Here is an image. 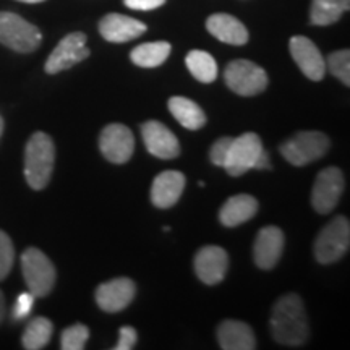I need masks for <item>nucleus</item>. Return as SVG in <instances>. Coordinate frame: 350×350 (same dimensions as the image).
Instances as JSON below:
<instances>
[{
  "mask_svg": "<svg viewBox=\"0 0 350 350\" xmlns=\"http://www.w3.org/2000/svg\"><path fill=\"white\" fill-rule=\"evenodd\" d=\"M90 54L91 52L86 47V34L81 31L70 33L51 52L49 59L44 65V70L49 75H55V73H60L64 70L72 68L73 65L83 62L90 57Z\"/></svg>",
  "mask_w": 350,
  "mask_h": 350,
  "instance_id": "nucleus-8",
  "label": "nucleus"
},
{
  "mask_svg": "<svg viewBox=\"0 0 350 350\" xmlns=\"http://www.w3.org/2000/svg\"><path fill=\"white\" fill-rule=\"evenodd\" d=\"M325 62L326 70H329L345 86H350V52L347 49L332 52Z\"/></svg>",
  "mask_w": 350,
  "mask_h": 350,
  "instance_id": "nucleus-27",
  "label": "nucleus"
},
{
  "mask_svg": "<svg viewBox=\"0 0 350 350\" xmlns=\"http://www.w3.org/2000/svg\"><path fill=\"white\" fill-rule=\"evenodd\" d=\"M188 72L201 83H213L217 78V64L211 54L204 51H191L185 57Z\"/></svg>",
  "mask_w": 350,
  "mask_h": 350,
  "instance_id": "nucleus-25",
  "label": "nucleus"
},
{
  "mask_svg": "<svg viewBox=\"0 0 350 350\" xmlns=\"http://www.w3.org/2000/svg\"><path fill=\"white\" fill-rule=\"evenodd\" d=\"M258 201L252 195H235L229 198L221 208L219 221L224 227H237L255 217Z\"/></svg>",
  "mask_w": 350,
  "mask_h": 350,
  "instance_id": "nucleus-21",
  "label": "nucleus"
},
{
  "mask_svg": "<svg viewBox=\"0 0 350 350\" xmlns=\"http://www.w3.org/2000/svg\"><path fill=\"white\" fill-rule=\"evenodd\" d=\"M284 234L279 227L268 226L258 232L255 247H253V260L260 269H273L282 256Z\"/></svg>",
  "mask_w": 350,
  "mask_h": 350,
  "instance_id": "nucleus-16",
  "label": "nucleus"
},
{
  "mask_svg": "<svg viewBox=\"0 0 350 350\" xmlns=\"http://www.w3.org/2000/svg\"><path fill=\"white\" fill-rule=\"evenodd\" d=\"M52 332H54V325L51 323V319L44 317L34 318L26 326L21 342L26 350H41L49 344Z\"/></svg>",
  "mask_w": 350,
  "mask_h": 350,
  "instance_id": "nucleus-26",
  "label": "nucleus"
},
{
  "mask_svg": "<svg viewBox=\"0 0 350 350\" xmlns=\"http://www.w3.org/2000/svg\"><path fill=\"white\" fill-rule=\"evenodd\" d=\"M138 334L131 326H124L119 331V342L113 345V350H131L137 345Z\"/></svg>",
  "mask_w": 350,
  "mask_h": 350,
  "instance_id": "nucleus-32",
  "label": "nucleus"
},
{
  "mask_svg": "<svg viewBox=\"0 0 350 350\" xmlns=\"http://www.w3.org/2000/svg\"><path fill=\"white\" fill-rule=\"evenodd\" d=\"M350 247V222L347 217L338 216L319 232L314 242V258L321 265L339 261Z\"/></svg>",
  "mask_w": 350,
  "mask_h": 350,
  "instance_id": "nucleus-6",
  "label": "nucleus"
},
{
  "mask_svg": "<svg viewBox=\"0 0 350 350\" xmlns=\"http://www.w3.org/2000/svg\"><path fill=\"white\" fill-rule=\"evenodd\" d=\"M262 150V142L256 133H243L242 137L232 138L224 163L227 174L232 177H240L250 169H255L256 159Z\"/></svg>",
  "mask_w": 350,
  "mask_h": 350,
  "instance_id": "nucleus-10",
  "label": "nucleus"
},
{
  "mask_svg": "<svg viewBox=\"0 0 350 350\" xmlns=\"http://www.w3.org/2000/svg\"><path fill=\"white\" fill-rule=\"evenodd\" d=\"M170 51H172V46L165 41L144 42L131 51L130 59L142 68H156L167 60Z\"/></svg>",
  "mask_w": 350,
  "mask_h": 350,
  "instance_id": "nucleus-23",
  "label": "nucleus"
},
{
  "mask_svg": "<svg viewBox=\"0 0 350 350\" xmlns=\"http://www.w3.org/2000/svg\"><path fill=\"white\" fill-rule=\"evenodd\" d=\"M185 175L178 170H165L156 175L151 187V201L156 208H172L183 193Z\"/></svg>",
  "mask_w": 350,
  "mask_h": 350,
  "instance_id": "nucleus-18",
  "label": "nucleus"
},
{
  "mask_svg": "<svg viewBox=\"0 0 350 350\" xmlns=\"http://www.w3.org/2000/svg\"><path fill=\"white\" fill-rule=\"evenodd\" d=\"M226 85L234 91L235 94L256 96L268 88V75L260 65L250 62V60H232L226 67L224 72Z\"/></svg>",
  "mask_w": 350,
  "mask_h": 350,
  "instance_id": "nucleus-7",
  "label": "nucleus"
},
{
  "mask_svg": "<svg viewBox=\"0 0 350 350\" xmlns=\"http://www.w3.org/2000/svg\"><path fill=\"white\" fill-rule=\"evenodd\" d=\"M99 148L103 156L112 164H125L133 156L135 138L129 126L111 124L100 131Z\"/></svg>",
  "mask_w": 350,
  "mask_h": 350,
  "instance_id": "nucleus-11",
  "label": "nucleus"
},
{
  "mask_svg": "<svg viewBox=\"0 0 350 350\" xmlns=\"http://www.w3.org/2000/svg\"><path fill=\"white\" fill-rule=\"evenodd\" d=\"M206 29L221 42L243 46L248 42V29L242 21L229 13H214L206 20Z\"/></svg>",
  "mask_w": 350,
  "mask_h": 350,
  "instance_id": "nucleus-19",
  "label": "nucleus"
},
{
  "mask_svg": "<svg viewBox=\"0 0 350 350\" xmlns=\"http://www.w3.org/2000/svg\"><path fill=\"white\" fill-rule=\"evenodd\" d=\"M148 26L137 18L120 15V13H109L99 21V33L109 42H129L146 33Z\"/></svg>",
  "mask_w": 350,
  "mask_h": 350,
  "instance_id": "nucleus-17",
  "label": "nucleus"
},
{
  "mask_svg": "<svg viewBox=\"0 0 350 350\" xmlns=\"http://www.w3.org/2000/svg\"><path fill=\"white\" fill-rule=\"evenodd\" d=\"M255 169H271V164H269V154L266 152V150L261 151V154L258 156L256 159V164H255Z\"/></svg>",
  "mask_w": 350,
  "mask_h": 350,
  "instance_id": "nucleus-34",
  "label": "nucleus"
},
{
  "mask_svg": "<svg viewBox=\"0 0 350 350\" xmlns=\"http://www.w3.org/2000/svg\"><path fill=\"white\" fill-rule=\"evenodd\" d=\"M137 294V286L129 278H117L100 284L96 288V304L107 313H117L125 310Z\"/></svg>",
  "mask_w": 350,
  "mask_h": 350,
  "instance_id": "nucleus-13",
  "label": "nucleus"
},
{
  "mask_svg": "<svg viewBox=\"0 0 350 350\" xmlns=\"http://www.w3.org/2000/svg\"><path fill=\"white\" fill-rule=\"evenodd\" d=\"M15 261V248H13L12 239L3 230H0V281L10 274Z\"/></svg>",
  "mask_w": 350,
  "mask_h": 350,
  "instance_id": "nucleus-29",
  "label": "nucleus"
},
{
  "mask_svg": "<svg viewBox=\"0 0 350 350\" xmlns=\"http://www.w3.org/2000/svg\"><path fill=\"white\" fill-rule=\"evenodd\" d=\"M42 42V33L38 26L12 12H0V44L8 49L28 54L36 51Z\"/></svg>",
  "mask_w": 350,
  "mask_h": 350,
  "instance_id": "nucleus-3",
  "label": "nucleus"
},
{
  "mask_svg": "<svg viewBox=\"0 0 350 350\" xmlns=\"http://www.w3.org/2000/svg\"><path fill=\"white\" fill-rule=\"evenodd\" d=\"M274 340L287 347H300L308 339L304 300L297 294H287L275 301L269 319Z\"/></svg>",
  "mask_w": 350,
  "mask_h": 350,
  "instance_id": "nucleus-1",
  "label": "nucleus"
},
{
  "mask_svg": "<svg viewBox=\"0 0 350 350\" xmlns=\"http://www.w3.org/2000/svg\"><path fill=\"white\" fill-rule=\"evenodd\" d=\"M34 299H36V297H34L31 292L20 294V297L15 301V308H13V317H15V319H23L31 313Z\"/></svg>",
  "mask_w": 350,
  "mask_h": 350,
  "instance_id": "nucleus-31",
  "label": "nucleus"
},
{
  "mask_svg": "<svg viewBox=\"0 0 350 350\" xmlns=\"http://www.w3.org/2000/svg\"><path fill=\"white\" fill-rule=\"evenodd\" d=\"M288 51L306 78L312 81H321L325 78L327 72L326 62L312 39L294 36L288 41Z\"/></svg>",
  "mask_w": 350,
  "mask_h": 350,
  "instance_id": "nucleus-12",
  "label": "nucleus"
},
{
  "mask_svg": "<svg viewBox=\"0 0 350 350\" xmlns=\"http://www.w3.org/2000/svg\"><path fill=\"white\" fill-rule=\"evenodd\" d=\"M21 271L28 291L34 297H47L55 286V266L38 248H26L21 255Z\"/></svg>",
  "mask_w": 350,
  "mask_h": 350,
  "instance_id": "nucleus-4",
  "label": "nucleus"
},
{
  "mask_svg": "<svg viewBox=\"0 0 350 350\" xmlns=\"http://www.w3.org/2000/svg\"><path fill=\"white\" fill-rule=\"evenodd\" d=\"M350 8V0H313L310 10V23L327 26L339 21Z\"/></svg>",
  "mask_w": 350,
  "mask_h": 350,
  "instance_id": "nucleus-24",
  "label": "nucleus"
},
{
  "mask_svg": "<svg viewBox=\"0 0 350 350\" xmlns=\"http://www.w3.org/2000/svg\"><path fill=\"white\" fill-rule=\"evenodd\" d=\"M55 164V144L47 133L36 131L26 143L25 178L33 190H42L49 183Z\"/></svg>",
  "mask_w": 350,
  "mask_h": 350,
  "instance_id": "nucleus-2",
  "label": "nucleus"
},
{
  "mask_svg": "<svg viewBox=\"0 0 350 350\" xmlns=\"http://www.w3.org/2000/svg\"><path fill=\"white\" fill-rule=\"evenodd\" d=\"M2 133H3V119L2 116H0V137H2Z\"/></svg>",
  "mask_w": 350,
  "mask_h": 350,
  "instance_id": "nucleus-37",
  "label": "nucleus"
},
{
  "mask_svg": "<svg viewBox=\"0 0 350 350\" xmlns=\"http://www.w3.org/2000/svg\"><path fill=\"white\" fill-rule=\"evenodd\" d=\"M230 143H232V137H222L213 144L211 151H209V157H211V163L214 165L224 167V163H226L227 152H229Z\"/></svg>",
  "mask_w": 350,
  "mask_h": 350,
  "instance_id": "nucleus-30",
  "label": "nucleus"
},
{
  "mask_svg": "<svg viewBox=\"0 0 350 350\" xmlns=\"http://www.w3.org/2000/svg\"><path fill=\"white\" fill-rule=\"evenodd\" d=\"M18 2H25V3H41L44 0H18Z\"/></svg>",
  "mask_w": 350,
  "mask_h": 350,
  "instance_id": "nucleus-36",
  "label": "nucleus"
},
{
  "mask_svg": "<svg viewBox=\"0 0 350 350\" xmlns=\"http://www.w3.org/2000/svg\"><path fill=\"white\" fill-rule=\"evenodd\" d=\"M167 106L175 120L188 130H200L206 124V116L195 100L183 96H174L169 99Z\"/></svg>",
  "mask_w": 350,
  "mask_h": 350,
  "instance_id": "nucleus-22",
  "label": "nucleus"
},
{
  "mask_svg": "<svg viewBox=\"0 0 350 350\" xmlns=\"http://www.w3.org/2000/svg\"><path fill=\"white\" fill-rule=\"evenodd\" d=\"M217 340L224 350H255L256 339L247 323L226 319L217 327Z\"/></svg>",
  "mask_w": 350,
  "mask_h": 350,
  "instance_id": "nucleus-20",
  "label": "nucleus"
},
{
  "mask_svg": "<svg viewBox=\"0 0 350 350\" xmlns=\"http://www.w3.org/2000/svg\"><path fill=\"white\" fill-rule=\"evenodd\" d=\"M344 174L339 167H326L313 183L312 204L318 214H327L338 206L344 193Z\"/></svg>",
  "mask_w": 350,
  "mask_h": 350,
  "instance_id": "nucleus-9",
  "label": "nucleus"
},
{
  "mask_svg": "<svg viewBox=\"0 0 350 350\" xmlns=\"http://www.w3.org/2000/svg\"><path fill=\"white\" fill-rule=\"evenodd\" d=\"M90 329L85 325H73L64 329L60 338V349L62 350H83L86 347Z\"/></svg>",
  "mask_w": 350,
  "mask_h": 350,
  "instance_id": "nucleus-28",
  "label": "nucleus"
},
{
  "mask_svg": "<svg viewBox=\"0 0 350 350\" xmlns=\"http://www.w3.org/2000/svg\"><path fill=\"white\" fill-rule=\"evenodd\" d=\"M229 268V256L224 248L208 245L198 250L195 256V271L201 282L216 286L226 278Z\"/></svg>",
  "mask_w": 350,
  "mask_h": 350,
  "instance_id": "nucleus-14",
  "label": "nucleus"
},
{
  "mask_svg": "<svg viewBox=\"0 0 350 350\" xmlns=\"http://www.w3.org/2000/svg\"><path fill=\"white\" fill-rule=\"evenodd\" d=\"M3 317H5V297H3L2 291H0V323L3 321Z\"/></svg>",
  "mask_w": 350,
  "mask_h": 350,
  "instance_id": "nucleus-35",
  "label": "nucleus"
},
{
  "mask_svg": "<svg viewBox=\"0 0 350 350\" xmlns=\"http://www.w3.org/2000/svg\"><path fill=\"white\" fill-rule=\"evenodd\" d=\"M124 3L129 8H131V10L148 12V10H156V8L163 7L165 0H124Z\"/></svg>",
  "mask_w": 350,
  "mask_h": 350,
  "instance_id": "nucleus-33",
  "label": "nucleus"
},
{
  "mask_svg": "<svg viewBox=\"0 0 350 350\" xmlns=\"http://www.w3.org/2000/svg\"><path fill=\"white\" fill-rule=\"evenodd\" d=\"M331 142L321 131H299L281 144V154L297 167L321 159L329 151Z\"/></svg>",
  "mask_w": 350,
  "mask_h": 350,
  "instance_id": "nucleus-5",
  "label": "nucleus"
},
{
  "mask_svg": "<svg viewBox=\"0 0 350 350\" xmlns=\"http://www.w3.org/2000/svg\"><path fill=\"white\" fill-rule=\"evenodd\" d=\"M144 146L150 154L159 159H175L180 154V144L175 135L161 122L150 120L142 125Z\"/></svg>",
  "mask_w": 350,
  "mask_h": 350,
  "instance_id": "nucleus-15",
  "label": "nucleus"
}]
</instances>
